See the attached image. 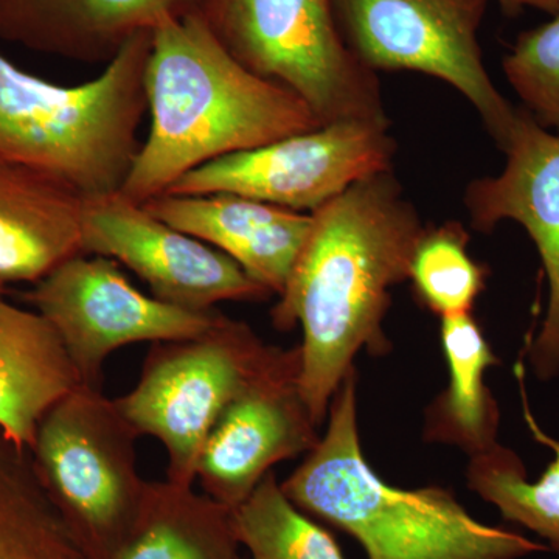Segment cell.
<instances>
[{"label":"cell","instance_id":"1","mask_svg":"<svg viewBox=\"0 0 559 559\" xmlns=\"http://www.w3.org/2000/svg\"><path fill=\"white\" fill-rule=\"evenodd\" d=\"M311 215L271 320L280 331H304L300 392L320 426L356 356L389 352L384 319L392 289L409 280L426 226L393 170L358 180Z\"/></svg>","mask_w":559,"mask_h":559},{"label":"cell","instance_id":"2","mask_svg":"<svg viewBox=\"0 0 559 559\" xmlns=\"http://www.w3.org/2000/svg\"><path fill=\"white\" fill-rule=\"evenodd\" d=\"M148 138L120 193L145 204L202 165L322 127L294 92L240 64L197 11L151 32Z\"/></svg>","mask_w":559,"mask_h":559},{"label":"cell","instance_id":"3","mask_svg":"<svg viewBox=\"0 0 559 559\" xmlns=\"http://www.w3.org/2000/svg\"><path fill=\"white\" fill-rule=\"evenodd\" d=\"M355 369L331 400L325 433L283 481L290 502L352 535L369 559H521L549 550L474 520L451 489L382 480L360 444Z\"/></svg>","mask_w":559,"mask_h":559},{"label":"cell","instance_id":"4","mask_svg":"<svg viewBox=\"0 0 559 559\" xmlns=\"http://www.w3.org/2000/svg\"><path fill=\"white\" fill-rule=\"evenodd\" d=\"M151 32L128 40L100 75L61 86L0 53V160L49 176L84 200L117 193L140 148Z\"/></svg>","mask_w":559,"mask_h":559},{"label":"cell","instance_id":"5","mask_svg":"<svg viewBox=\"0 0 559 559\" xmlns=\"http://www.w3.org/2000/svg\"><path fill=\"white\" fill-rule=\"evenodd\" d=\"M197 13L235 60L294 92L320 123L390 124L378 73L345 47L331 0H200Z\"/></svg>","mask_w":559,"mask_h":559},{"label":"cell","instance_id":"6","mask_svg":"<svg viewBox=\"0 0 559 559\" xmlns=\"http://www.w3.org/2000/svg\"><path fill=\"white\" fill-rule=\"evenodd\" d=\"M139 433L102 389L80 385L40 419L33 466L55 509L92 559H110L138 520L150 481Z\"/></svg>","mask_w":559,"mask_h":559},{"label":"cell","instance_id":"7","mask_svg":"<svg viewBox=\"0 0 559 559\" xmlns=\"http://www.w3.org/2000/svg\"><path fill=\"white\" fill-rule=\"evenodd\" d=\"M278 349L224 316L200 336L151 344L138 384L114 401L140 437L164 444L167 480L193 487L210 430Z\"/></svg>","mask_w":559,"mask_h":559},{"label":"cell","instance_id":"8","mask_svg":"<svg viewBox=\"0 0 559 559\" xmlns=\"http://www.w3.org/2000/svg\"><path fill=\"white\" fill-rule=\"evenodd\" d=\"M491 0H331L345 47L364 66L450 84L479 114L496 145L516 108L492 83L479 43Z\"/></svg>","mask_w":559,"mask_h":559},{"label":"cell","instance_id":"9","mask_svg":"<svg viewBox=\"0 0 559 559\" xmlns=\"http://www.w3.org/2000/svg\"><path fill=\"white\" fill-rule=\"evenodd\" d=\"M25 300L57 331L81 384L91 389H102L110 353L139 342L190 340L226 316L216 308L187 310L143 294L116 260L90 253L39 280Z\"/></svg>","mask_w":559,"mask_h":559},{"label":"cell","instance_id":"10","mask_svg":"<svg viewBox=\"0 0 559 559\" xmlns=\"http://www.w3.org/2000/svg\"><path fill=\"white\" fill-rule=\"evenodd\" d=\"M390 124L334 121L202 165L167 193H227L314 213L353 183L392 170Z\"/></svg>","mask_w":559,"mask_h":559},{"label":"cell","instance_id":"11","mask_svg":"<svg viewBox=\"0 0 559 559\" xmlns=\"http://www.w3.org/2000/svg\"><path fill=\"white\" fill-rule=\"evenodd\" d=\"M83 253L124 264L156 299L187 310L272 296L226 253L175 229L120 191L84 200Z\"/></svg>","mask_w":559,"mask_h":559},{"label":"cell","instance_id":"12","mask_svg":"<svg viewBox=\"0 0 559 559\" xmlns=\"http://www.w3.org/2000/svg\"><path fill=\"white\" fill-rule=\"evenodd\" d=\"M299 374V347H280L270 366L224 409L198 459L204 495L238 509L277 463L314 450L319 426L301 395Z\"/></svg>","mask_w":559,"mask_h":559},{"label":"cell","instance_id":"13","mask_svg":"<svg viewBox=\"0 0 559 559\" xmlns=\"http://www.w3.org/2000/svg\"><path fill=\"white\" fill-rule=\"evenodd\" d=\"M499 150L507 162L498 176L473 180L465 190L473 229L491 234L502 221L527 230L549 283V305L528 358L539 380L559 374V134L516 108Z\"/></svg>","mask_w":559,"mask_h":559},{"label":"cell","instance_id":"14","mask_svg":"<svg viewBox=\"0 0 559 559\" xmlns=\"http://www.w3.org/2000/svg\"><path fill=\"white\" fill-rule=\"evenodd\" d=\"M143 205L175 229L226 253L272 296L285 288L312 223L311 213L227 193H165Z\"/></svg>","mask_w":559,"mask_h":559},{"label":"cell","instance_id":"15","mask_svg":"<svg viewBox=\"0 0 559 559\" xmlns=\"http://www.w3.org/2000/svg\"><path fill=\"white\" fill-rule=\"evenodd\" d=\"M200 0H0V39L108 64L128 40L198 10Z\"/></svg>","mask_w":559,"mask_h":559},{"label":"cell","instance_id":"16","mask_svg":"<svg viewBox=\"0 0 559 559\" xmlns=\"http://www.w3.org/2000/svg\"><path fill=\"white\" fill-rule=\"evenodd\" d=\"M84 198L0 160V283H38L83 253Z\"/></svg>","mask_w":559,"mask_h":559},{"label":"cell","instance_id":"17","mask_svg":"<svg viewBox=\"0 0 559 559\" xmlns=\"http://www.w3.org/2000/svg\"><path fill=\"white\" fill-rule=\"evenodd\" d=\"M80 385L53 326L0 299V432L31 451L47 411Z\"/></svg>","mask_w":559,"mask_h":559},{"label":"cell","instance_id":"18","mask_svg":"<svg viewBox=\"0 0 559 559\" xmlns=\"http://www.w3.org/2000/svg\"><path fill=\"white\" fill-rule=\"evenodd\" d=\"M440 320L448 385L425 412L423 439L450 444L474 457L499 443V404L485 374L500 360L473 312Z\"/></svg>","mask_w":559,"mask_h":559},{"label":"cell","instance_id":"19","mask_svg":"<svg viewBox=\"0 0 559 559\" xmlns=\"http://www.w3.org/2000/svg\"><path fill=\"white\" fill-rule=\"evenodd\" d=\"M234 510L193 487L150 481L138 520L110 559H241Z\"/></svg>","mask_w":559,"mask_h":559},{"label":"cell","instance_id":"20","mask_svg":"<svg viewBox=\"0 0 559 559\" xmlns=\"http://www.w3.org/2000/svg\"><path fill=\"white\" fill-rule=\"evenodd\" d=\"M0 559H92L40 485L31 451L2 432Z\"/></svg>","mask_w":559,"mask_h":559},{"label":"cell","instance_id":"21","mask_svg":"<svg viewBox=\"0 0 559 559\" xmlns=\"http://www.w3.org/2000/svg\"><path fill=\"white\" fill-rule=\"evenodd\" d=\"M521 390L528 429L535 440L554 451V460L538 480L530 481L520 455L498 443L469 457L466 481L471 491L500 511L503 520L535 533L547 540V549L559 555V441L539 428L524 388Z\"/></svg>","mask_w":559,"mask_h":559},{"label":"cell","instance_id":"22","mask_svg":"<svg viewBox=\"0 0 559 559\" xmlns=\"http://www.w3.org/2000/svg\"><path fill=\"white\" fill-rule=\"evenodd\" d=\"M234 527L250 559H345L333 536L290 502L272 471L234 510Z\"/></svg>","mask_w":559,"mask_h":559},{"label":"cell","instance_id":"23","mask_svg":"<svg viewBox=\"0 0 559 559\" xmlns=\"http://www.w3.org/2000/svg\"><path fill=\"white\" fill-rule=\"evenodd\" d=\"M468 246V230L459 221L426 226L415 246L412 288L419 304L440 319L473 312L487 286V267L473 259Z\"/></svg>","mask_w":559,"mask_h":559},{"label":"cell","instance_id":"24","mask_svg":"<svg viewBox=\"0 0 559 559\" xmlns=\"http://www.w3.org/2000/svg\"><path fill=\"white\" fill-rule=\"evenodd\" d=\"M502 68L522 108L540 127L559 134V13L521 33Z\"/></svg>","mask_w":559,"mask_h":559},{"label":"cell","instance_id":"25","mask_svg":"<svg viewBox=\"0 0 559 559\" xmlns=\"http://www.w3.org/2000/svg\"><path fill=\"white\" fill-rule=\"evenodd\" d=\"M495 2H498L509 14H516L525 9L544 11L550 16L559 13V0H495Z\"/></svg>","mask_w":559,"mask_h":559},{"label":"cell","instance_id":"26","mask_svg":"<svg viewBox=\"0 0 559 559\" xmlns=\"http://www.w3.org/2000/svg\"><path fill=\"white\" fill-rule=\"evenodd\" d=\"M3 283H0V299H3V293H5V288H3Z\"/></svg>","mask_w":559,"mask_h":559}]
</instances>
